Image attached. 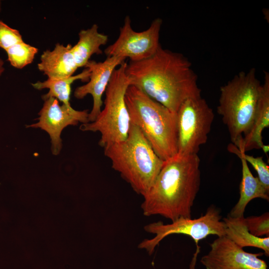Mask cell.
I'll use <instances>...</instances> for the list:
<instances>
[{
    "label": "cell",
    "instance_id": "8fae6325",
    "mask_svg": "<svg viewBox=\"0 0 269 269\" xmlns=\"http://www.w3.org/2000/svg\"><path fill=\"white\" fill-rule=\"evenodd\" d=\"M263 254L246 252L224 236L210 244L200 262L206 269H267L266 262L259 258Z\"/></svg>",
    "mask_w": 269,
    "mask_h": 269
},
{
    "label": "cell",
    "instance_id": "9c48e42d",
    "mask_svg": "<svg viewBox=\"0 0 269 269\" xmlns=\"http://www.w3.org/2000/svg\"><path fill=\"white\" fill-rule=\"evenodd\" d=\"M162 20L155 18L149 27L140 32L134 30L129 16H126L120 28L117 40L104 50L107 57L129 58L130 61H139L153 55L161 46L160 31Z\"/></svg>",
    "mask_w": 269,
    "mask_h": 269
},
{
    "label": "cell",
    "instance_id": "7402d4cb",
    "mask_svg": "<svg viewBox=\"0 0 269 269\" xmlns=\"http://www.w3.org/2000/svg\"><path fill=\"white\" fill-rule=\"evenodd\" d=\"M243 156L247 162L250 163L258 175V178L264 186L269 190V166L263 157H254L244 152Z\"/></svg>",
    "mask_w": 269,
    "mask_h": 269
},
{
    "label": "cell",
    "instance_id": "44dd1931",
    "mask_svg": "<svg viewBox=\"0 0 269 269\" xmlns=\"http://www.w3.org/2000/svg\"><path fill=\"white\" fill-rule=\"evenodd\" d=\"M23 42L19 31L0 20V48L5 51L12 46Z\"/></svg>",
    "mask_w": 269,
    "mask_h": 269
},
{
    "label": "cell",
    "instance_id": "cb8c5ba5",
    "mask_svg": "<svg viewBox=\"0 0 269 269\" xmlns=\"http://www.w3.org/2000/svg\"><path fill=\"white\" fill-rule=\"evenodd\" d=\"M262 149L265 153L267 154L269 151V145L264 144Z\"/></svg>",
    "mask_w": 269,
    "mask_h": 269
},
{
    "label": "cell",
    "instance_id": "603a6c76",
    "mask_svg": "<svg viewBox=\"0 0 269 269\" xmlns=\"http://www.w3.org/2000/svg\"><path fill=\"white\" fill-rule=\"evenodd\" d=\"M3 65L4 61L1 58H0V76L2 75L5 70Z\"/></svg>",
    "mask_w": 269,
    "mask_h": 269
},
{
    "label": "cell",
    "instance_id": "3957f363",
    "mask_svg": "<svg viewBox=\"0 0 269 269\" xmlns=\"http://www.w3.org/2000/svg\"><path fill=\"white\" fill-rule=\"evenodd\" d=\"M104 153L111 160L112 168L143 197L152 186L164 162L139 129L132 124L126 139L106 146Z\"/></svg>",
    "mask_w": 269,
    "mask_h": 269
},
{
    "label": "cell",
    "instance_id": "ba28073f",
    "mask_svg": "<svg viewBox=\"0 0 269 269\" xmlns=\"http://www.w3.org/2000/svg\"><path fill=\"white\" fill-rule=\"evenodd\" d=\"M177 153L198 154L208 139L214 118L213 110L201 96L185 101L177 112Z\"/></svg>",
    "mask_w": 269,
    "mask_h": 269
},
{
    "label": "cell",
    "instance_id": "5bb4252c",
    "mask_svg": "<svg viewBox=\"0 0 269 269\" xmlns=\"http://www.w3.org/2000/svg\"><path fill=\"white\" fill-rule=\"evenodd\" d=\"M269 127V73L265 71L264 82L258 101L252 126L249 132L241 137L235 145L246 152L254 149H262L265 144L262 133Z\"/></svg>",
    "mask_w": 269,
    "mask_h": 269
},
{
    "label": "cell",
    "instance_id": "5b68a950",
    "mask_svg": "<svg viewBox=\"0 0 269 269\" xmlns=\"http://www.w3.org/2000/svg\"><path fill=\"white\" fill-rule=\"evenodd\" d=\"M261 89L254 68L239 72L220 87L217 111L228 128L233 144L250 130Z\"/></svg>",
    "mask_w": 269,
    "mask_h": 269
},
{
    "label": "cell",
    "instance_id": "e0dca14e",
    "mask_svg": "<svg viewBox=\"0 0 269 269\" xmlns=\"http://www.w3.org/2000/svg\"><path fill=\"white\" fill-rule=\"evenodd\" d=\"M226 226L225 236L242 248L255 247L263 250L269 256V237H257L252 235L246 224L244 216L234 218L227 216L223 219Z\"/></svg>",
    "mask_w": 269,
    "mask_h": 269
},
{
    "label": "cell",
    "instance_id": "7a4b0ae2",
    "mask_svg": "<svg viewBox=\"0 0 269 269\" xmlns=\"http://www.w3.org/2000/svg\"><path fill=\"white\" fill-rule=\"evenodd\" d=\"M198 154L174 156L165 160L152 186L143 196L144 215H160L171 222L191 218V210L201 182Z\"/></svg>",
    "mask_w": 269,
    "mask_h": 269
},
{
    "label": "cell",
    "instance_id": "d6986e66",
    "mask_svg": "<svg viewBox=\"0 0 269 269\" xmlns=\"http://www.w3.org/2000/svg\"><path fill=\"white\" fill-rule=\"evenodd\" d=\"M5 51L10 65L15 68L22 69L32 62L38 49L23 41L12 46Z\"/></svg>",
    "mask_w": 269,
    "mask_h": 269
},
{
    "label": "cell",
    "instance_id": "9a60e30c",
    "mask_svg": "<svg viewBox=\"0 0 269 269\" xmlns=\"http://www.w3.org/2000/svg\"><path fill=\"white\" fill-rule=\"evenodd\" d=\"M72 45L57 43L52 50H46L37 64L39 71L48 79H58L69 77L78 68L71 51Z\"/></svg>",
    "mask_w": 269,
    "mask_h": 269
},
{
    "label": "cell",
    "instance_id": "277c9868",
    "mask_svg": "<svg viewBox=\"0 0 269 269\" xmlns=\"http://www.w3.org/2000/svg\"><path fill=\"white\" fill-rule=\"evenodd\" d=\"M125 100L131 124L142 132L156 154L165 161L177 153V113L130 85Z\"/></svg>",
    "mask_w": 269,
    "mask_h": 269
},
{
    "label": "cell",
    "instance_id": "52a82bcc",
    "mask_svg": "<svg viewBox=\"0 0 269 269\" xmlns=\"http://www.w3.org/2000/svg\"><path fill=\"white\" fill-rule=\"evenodd\" d=\"M221 219L220 211L215 207L211 206L204 215L196 219L180 218L167 224L160 221L150 223L144 229L155 236L143 240L138 245V248L151 254L163 239L173 234L188 236L197 246L200 240L209 235H216L218 237L226 235L225 224Z\"/></svg>",
    "mask_w": 269,
    "mask_h": 269
},
{
    "label": "cell",
    "instance_id": "d4e9b609",
    "mask_svg": "<svg viewBox=\"0 0 269 269\" xmlns=\"http://www.w3.org/2000/svg\"><path fill=\"white\" fill-rule=\"evenodd\" d=\"M1 10V1L0 0V12Z\"/></svg>",
    "mask_w": 269,
    "mask_h": 269
},
{
    "label": "cell",
    "instance_id": "2e32d148",
    "mask_svg": "<svg viewBox=\"0 0 269 269\" xmlns=\"http://www.w3.org/2000/svg\"><path fill=\"white\" fill-rule=\"evenodd\" d=\"M98 28V26L94 24L90 28L79 32L78 41L71 49L78 68L85 67L93 55L103 53L101 46L107 43L108 36L100 32Z\"/></svg>",
    "mask_w": 269,
    "mask_h": 269
},
{
    "label": "cell",
    "instance_id": "30bf717a",
    "mask_svg": "<svg viewBox=\"0 0 269 269\" xmlns=\"http://www.w3.org/2000/svg\"><path fill=\"white\" fill-rule=\"evenodd\" d=\"M44 101L43 107L38 113V122L27 127L40 128L50 136L51 150L54 155H58L62 146L61 134L63 130L68 126H76L79 123H89L88 110L78 111L71 106L61 105L54 98Z\"/></svg>",
    "mask_w": 269,
    "mask_h": 269
},
{
    "label": "cell",
    "instance_id": "ac0fdd59",
    "mask_svg": "<svg viewBox=\"0 0 269 269\" xmlns=\"http://www.w3.org/2000/svg\"><path fill=\"white\" fill-rule=\"evenodd\" d=\"M90 75L89 69L85 68L83 71L77 75L62 79H47L43 82L38 81L35 83H32V86L38 90L43 89L49 90L47 94L42 96L43 100L52 97L61 102L63 104L71 106L70 99L72 84L75 81L79 80L88 82L89 80Z\"/></svg>",
    "mask_w": 269,
    "mask_h": 269
},
{
    "label": "cell",
    "instance_id": "8992f818",
    "mask_svg": "<svg viewBox=\"0 0 269 269\" xmlns=\"http://www.w3.org/2000/svg\"><path fill=\"white\" fill-rule=\"evenodd\" d=\"M126 61L113 73L105 91L104 106L96 120L83 124V131L98 132L101 134L100 146L123 141L128 136L131 126L129 111L125 100L130 83L126 73Z\"/></svg>",
    "mask_w": 269,
    "mask_h": 269
},
{
    "label": "cell",
    "instance_id": "4fadbf2b",
    "mask_svg": "<svg viewBox=\"0 0 269 269\" xmlns=\"http://www.w3.org/2000/svg\"><path fill=\"white\" fill-rule=\"evenodd\" d=\"M228 150L237 155L242 163V177L240 184V197L238 201L231 210L228 216L236 218L244 216L245 208L248 203L255 198L269 200V190L260 181L258 177L252 173L244 157L245 152L243 149L238 148L233 143L227 146Z\"/></svg>",
    "mask_w": 269,
    "mask_h": 269
},
{
    "label": "cell",
    "instance_id": "6da1fadb",
    "mask_svg": "<svg viewBox=\"0 0 269 269\" xmlns=\"http://www.w3.org/2000/svg\"><path fill=\"white\" fill-rule=\"evenodd\" d=\"M126 73L130 85L176 113L185 101L201 96L191 62L161 46L148 58L127 63Z\"/></svg>",
    "mask_w": 269,
    "mask_h": 269
},
{
    "label": "cell",
    "instance_id": "7c38bea8",
    "mask_svg": "<svg viewBox=\"0 0 269 269\" xmlns=\"http://www.w3.org/2000/svg\"><path fill=\"white\" fill-rule=\"evenodd\" d=\"M124 58L117 56L107 57L102 62L89 60L85 66L90 72L87 83L76 88L74 95L78 99H83L90 94L93 98V107L89 113V122H94L102 110V96L115 70L126 61Z\"/></svg>",
    "mask_w": 269,
    "mask_h": 269
},
{
    "label": "cell",
    "instance_id": "ffe728a7",
    "mask_svg": "<svg viewBox=\"0 0 269 269\" xmlns=\"http://www.w3.org/2000/svg\"><path fill=\"white\" fill-rule=\"evenodd\" d=\"M246 226L253 235L261 237H269V213L266 212L259 216H250L245 218Z\"/></svg>",
    "mask_w": 269,
    "mask_h": 269
}]
</instances>
